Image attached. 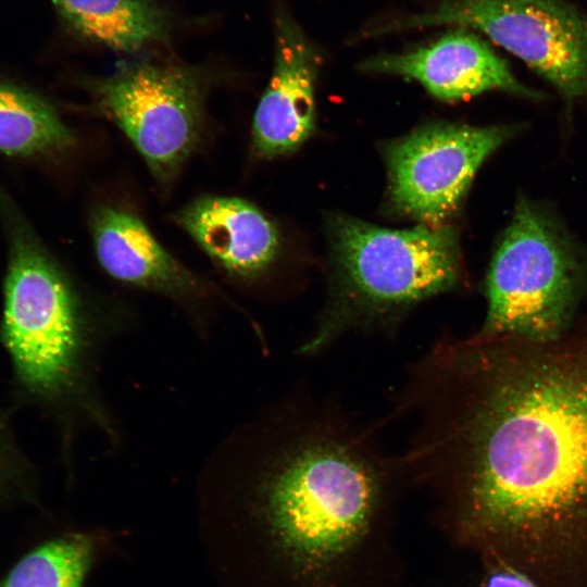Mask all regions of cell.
I'll use <instances>...</instances> for the list:
<instances>
[{"instance_id": "obj_13", "label": "cell", "mask_w": 587, "mask_h": 587, "mask_svg": "<svg viewBox=\"0 0 587 587\" xmlns=\"http://www.w3.org/2000/svg\"><path fill=\"white\" fill-rule=\"evenodd\" d=\"M80 39L120 53L166 46L176 23L159 0H50Z\"/></svg>"}, {"instance_id": "obj_16", "label": "cell", "mask_w": 587, "mask_h": 587, "mask_svg": "<svg viewBox=\"0 0 587 587\" xmlns=\"http://www.w3.org/2000/svg\"><path fill=\"white\" fill-rule=\"evenodd\" d=\"M486 570L480 587H541L529 575L495 555H485Z\"/></svg>"}, {"instance_id": "obj_7", "label": "cell", "mask_w": 587, "mask_h": 587, "mask_svg": "<svg viewBox=\"0 0 587 587\" xmlns=\"http://www.w3.org/2000/svg\"><path fill=\"white\" fill-rule=\"evenodd\" d=\"M208 84L203 67L139 59L89 80L88 89L91 110L118 126L165 183L201 139Z\"/></svg>"}, {"instance_id": "obj_12", "label": "cell", "mask_w": 587, "mask_h": 587, "mask_svg": "<svg viewBox=\"0 0 587 587\" xmlns=\"http://www.w3.org/2000/svg\"><path fill=\"white\" fill-rule=\"evenodd\" d=\"M97 259L113 278L171 296L201 294L202 282L171 255L136 214L99 205L90 218Z\"/></svg>"}, {"instance_id": "obj_14", "label": "cell", "mask_w": 587, "mask_h": 587, "mask_svg": "<svg viewBox=\"0 0 587 587\" xmlns=\"http://www.w3.org/2000/svg\"><path fill=\"white\" fill-rule=\"evenodd\" d=\"M75 138L42 97L0 82V153L42 158L71 148Z\"/></svg>"}, {"instance_id": "obj_6", "label": "cell", "mask_w": 587, "mask_h": 587, "mask_svg": "<svg viewBox=\"0 0 587 587\" xmlns=\"http://www.w3.org/2000/svg\"><path fill=\"white\" fill-rule=\"evenodd\" d=\"M453 26L484 34L550 83L570 107L587 100V12L569 0H437L366 35Z\"/></svg>"}, {"instance_id": "obj_8", "label": "cell", "mask_w": 587, "mask_h": 587, "mask_svg": "<svg viewBox=\"0 0 587 587\" xmlns=\"http://www.w3.org/2000/svg\"><path fill=\"white\" fill-rule=\"evenodd\" d=\"M517 129L447 124L401 138L387 152L392 203L407 215L439 225L457 210L483 162Z\"/></svg>"}, {"instance_id": "obj_5", "label": "cell", "mask_w": 587, "mask_h": 587, "mask_svg": "<svg viewBox=\"0 0 587 587\" xmlns=\"http://www.w3.org/2000/svg\"><path fill=\"white\" fill-rule=\"evenodd\" d=\"M9 260L1 337L22 387L42 400L67 395L78 378L84 326L77 295L17 214L8 212Z\"/></svg>"}, {"instance_id": "obj_9", "label": "cell", "mask_w": 587, "mask_h": 587, "mask_svg": "<svg viewBox=\"0 0 587 587\" xmlns=\"http://www.w3.org/2000/svg\"><path fill=\"white\" fill-rule=\"evenodd\" d=\"M362 71L414 79L446 101L501 90L524 98L542 95L522 84L508 63L474 32L454 27L436 40L400 53L370 58Z\"/></svg>"}, {"instance_id": "obj_15", "label": "cell", "mask_w": 587, "mask_h": 587, "mask_svg": "<svg viewBox=\"0 0 587 587\" xmlns=\"http://www.w3.org/2000/svg\"><path fill=\"white\" fill-rule=\"evenodd\" d=\"M89 554L83 537L52 540L23 558L1 587H80Z\"/></svg>"}, {"instance_id": "obj_1", "label": "cell", "mask_w": 587, "mask_h": 587, "mask_svg": "<svg viewBox=\"0 0 587 587\" xmlns=\"http://www.w3.org/2000/svg\"><path fill=\"white\" fill-rule=\"evenodd\" d=\"M394 413L412 425L404 465L484 555L541 587H587V311L552 340L442 335Z\"/></svg>"}, {"instance_id": "obj_4", "label": "cell", "mask_w": 587, "mask_h": 587, "mask_svg": "<svg viewBox=\"0 0 587 587\" xmlns=\"http://www.w3.org/2000/svg\"><path fill=\"white\" fill-rule=\"evenodd\" d=\"M484 292L487 309L478 333L555 339L574 324L587 295V252L544 205L520 198Z\"/></svg>"}, {"instance_id": "obj_17", "label": "cell", "mask_w": 587, "mask_h": 587, "mask_svg": "<svg viewBox=\"0 0 587 587\" xmlns=\"http://www.w3.org/2000/svg\"><path fill=\"white\" fill-rule=\"evenodd\" d=\"M13 459V445L8 439L3 429L0 428V477Z\"/></svg>"}, {"instance_id": "obj_3", "label": "cell", "mask_w": 587, "mask_h": 587, "mask_svg": "<svg viewBox=\"0 0 587 587\" xmlns=\"http://www.w3.org/2000/svg\"><path fill=\"white\" fill-rule=\"evenodd\" d=\"M332 235L334 284L303 354L323 352L351 333L394 329L422 301L462 282L450 226L389 229L337 217Z\"/></svg>"}, {"instance_id": "obj_2", "label": "cell", "mask_w": 587, "mask_h": 587, "mask_svg": "<svg viewBox=\"0 0 587 587\" xmlns=\"http://www.w3.org/2000/svg\"><path fill=\"white\" fill-rule=\"evenodd\" d=\"M290 430L264 491L286 547L303 563L321 565L364 532L389 463L373 429L334 403L311 400Z\"/></svg>"}, {"instance_id": "obj_11", "label": "cell", "mask_w": 587, "mask_h": 587, "mask_svg": "<svg viewBox=\"0 0 587 587\" xmlns=\"http://www.w3.org/2000/svg\"><path fill=\"white\" fill-rule=\"evenodd\" d=\"M174 221L229 275L254 279L274 263L280 247L276 227L246 200L204 196Z\"/></svg>"}, {"instance_id": "obj_10", "label": "cell", "mask_w": 587, "mask_h": 587, "mask_svg": "<svg viewBox=\"0 0 587 587\" xmlns=\"http://www.w3.org/2000/svg\"><path fill=\"white\" fill-rule=\"evenodd\" d=\"M315 47L284 9L275 13L274 64L252 122V145L267 159L299 148L315 127Z\"/></svg>"}]
</instances>
